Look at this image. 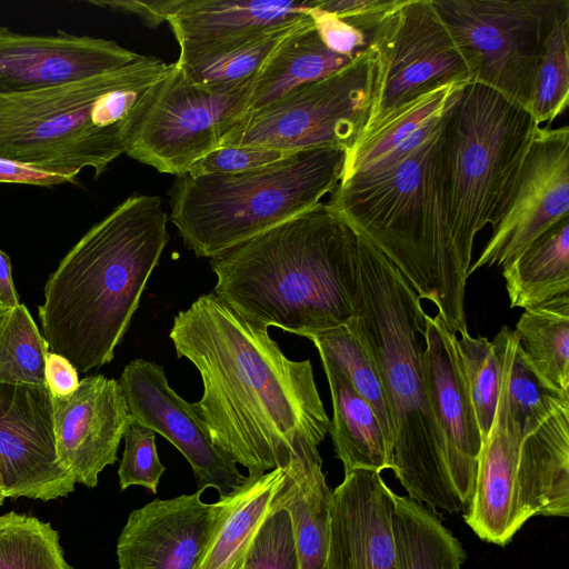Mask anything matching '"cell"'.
<instances>
[{
	"label": "cell",
	"instance_id": "cell-1",
	"mask_svg": "<svg viewBox=\"0 0 569 569\" xmlns=\"http://www.w3.org/2000/svg\"><path fill=\"white\" fill-rule=\"evenodd\" d=\"M169 337L200 373L192 406L212 443L248 475L284 467L300 440H325L330 420L310 360L288 359L266 326L210 292L177 313Z\"/></svg>",
	"mask_w": 569,
	"mask_h": 569
},
{
	"label": "cell",
	"instance_id": "cell-2",
	"mask_svg": "<svg viewBox=\"0 0 569 569\" xmlns=\"http://www.w3.org/2000/svg\"><path fill=\"white\" fill-rule=\"evenodd\" d=\"M210 267L212 292L267 328L307 338L356 315L358 234L326 202L211 258Z\"/></svg>",
	"mask_w": 569,
	"mask_h": 569
},
{
	"label": "cell",
	"instance_id": "cell-3",
	"mask_svg": "<svg viewBox=\"0 0 569 569\" xmlns=\"http://www.w3.org/2000/svg\"><path fill=\"white\" fill-rule=\"evenodd\" d=\"M168 219L159 196L134 193L64 256L39 306L50 351L80 372L113 359L170 239Z\"/></svg>",
	"mask_w": 569,
	"mask_h": 569
},
{
	"label": "cell",
	"instance_id": "cell-4",
	"mask_svg": "<svg viewBox=\"0 0 569 569\" xmlns=\"http://www.w3.org/2000/svg\"><path fill=\"white\" fill-rule=\"evenodd\" d=\"M357 234L359 296L346 326L369 351L383 383L393 425L392 471L409 498L435 511L463 513L426 381L421 298L375 244Z\"/></svg>",
	"mask_w": 569,
	"mask_h": 569
},
{
	"label": "cell",
	"instance_id": "cell-5",
	"mask_svg": "<svg viewBox=\"0 0 569 569\" xmlns=\"http://www.w3.org/2000/svg\"><path fill=\"white\" fill-rule=\"evenodd\" d=\"M326 204L375 244L421 299L436 306L449 331L468 332L467 278L451 240L441 127L395 164L339 182Z\"/></svg>",
	"mask_w": 569,
	"mask_h": 569
},
{
	"label": "cell",
	"instance_id": "cell-6",
	"mask_svg": "<svg viewBox=\"0 0 569 569\" xmlns=\"http://www.w3.org/2000/svg\"><path fill=\"white\" fill-rule=\"evenodd\" d=\"M170 63L153 56L94 77L0 94V158L99 178L127 153Z\"/></svg>",
	"mask_w": 569,
	"mask_h": 569
},
{
	"label": "cell",
	"instance_id": "cell-7",
	"mask_svg": "<svg viewBox=\"0 0 569 569\" xmlns=\"http://www.w3.org/2000/svg\"><path fill=\"white\" fill-rule=\"evenodd\" d=\"M345 159V150L323 147L238 173L176 176L169 219L187 249L211 259L320 204L338 187Z\"/></svg>",
	"mask_w": 569,
	"mask_h": 569
},
{
	"label": "cell",
	"instance_id": "cell-8",
	"mask_svg": "<svg viewBox=\"0 0 569 569\" xmlns=\"http://www.w3.org/2000/svg\"><path fill=\"white\" fill-rule=\"evenodd\" d=\"M536 124L530 112L479 82L466 83L442 118L450 233L468 279L475 238L507 198Z\"/></svg>",
	"mask_w": 569,
	"mask_h": 569
},
{
	"label": "cell",
	"instance_id": "cell-9",
	"mask_svg": "<svg viewBox=\"0 0 569 569\" xmlns=\"http://www.w3.org/2000/svg\"><path fill=\"white\" fill-rule=\"evenodd\" d=\"M501 388L492 427L478 460L476 485L465 522L481 540L507 546L532 517L569 516V405L522 438L507 402V342Z\"/></svg>",
	"mask_w": 569,
	"mask_h": 569
},
{
	"label": "cell",
	"instance_id": "cell-10",
	"mask_svg": "<svg viewBox=\"0 0 569 569\" xmlns=\"http://www.w3.org/2000/svg\"><path fill=\"white\" fill-rule=\"evenodd\" d=\"M465 52L471 82L529 109L538 64L568 0H432Z\"/></svg>",
	"mask_w": 569,
	"mask_h": 569
},
{
	"label": "cell",
	"instance_id": "cell-11",
	"mask_svg": "<svg viewBox=\"0 0 569 569\" xmlns=\"http://www.w3.org/2000/svg\"><path fill=\"white\" fill-rule=\"evenodd\" d=\"M372 93L368 49L338 71L247 112L221 146H257L288 153L333 147L346 152L367 124Z\"/></svg>",
	"mask_w": 569,
	"mask_h": 569
},
{
	"label": "cell",
	"instance_id": "cell-12",
	"mask_svg": "<svg viewBox=\"0 0 569 569\" xmlns=\"http://www.w3.org/2000/svg\"><path fill=\"white\" fill-rule=\"evenodd\" d=\"M253 79L198 83L177 61L170 63L126 154L161 173H187L249 111Z\"/></svg>",
	"mask_w": 569,
	"mask_h": 569
},
{
	"label": "cell",
	"instance_id": "cell-13",
	"mask_svg": "<svg viewBox=\"0 0 569 569\" xmlns=\"http://www.w3.org/2000/svg\"><path fill=\"white\" fill-rule=\"evenodd\" d=\"M367 49L372 93L365 129L428 91L472 80L469 61L432 0H399L371 32Z\"/></svg>",
	"mask_w": 569,
	"mask_h": 569
},
{
	"label": "cell",
	"instance_id": "cell-14",
	"mask_svg": "<svg viewBox=\"0 0 569 569\" xmlns=\"http://www.w3.org/2000/svg\"><path fill=\"white\" fill-rule=\"evenodd\" d=\"M569 128L536 126L492 234L469 274L517 259L555 223L569 217Z\"/></svg>",
	"mask_w": 569,
	"mask_h": 569
},
{
	"label": "cell",
	"instance_id": "cell-15",
	"mask_svg": "<svg viewBox=\"0 0 569 569\" xmlns=\"http://www.w3.org/2000/svg\"><path fill=\"white\" fill-rule=\"evenodd\" d=\"M0 471L6 498L49 501L73 492L57 453L47 383H0Z\"/></svg>",
	"mask_w": 569,
	"mask_h": 569
},
{
	"label": "cell",
	"instance_id": "cell-16",
	"mask_svg": "<svg viewBox=\"0 0 569 569\" xmlns=\"http://www.w3.org/2000/svg\"><path fill=\"white\" fill-rule=\"evenodd\" d=\"M237 491L209 503L198 489L132 510L117 541L119 568L199 569Z\"/></svg>",
	"mask_w": 569,
	"mask_h": 569
},
{
	"label": "cell",
	"instance_id": "cell-17",
	"mask_svg": "<svg viewBox=\"0 0 569 569\" xmlns=\"http://www.w3.org/2000/svg\"><path fill=\"white\" fill-rule=\"evenodd\" d=\"M119 383L132 420L161 435L182 453L198 489L213 488L222 498L243 486L247 476L212 443L192 403L169 386L162 366L134 359L124 367Z\"/></svg>",
	"mask_w": 569,
	"mask_h": 569
},
{
	"label": "cell",
	"instance_id": "cell-18",
	"mask_svg": "<svg viewBox=\"0 0 569 569\" xmlns=\"http://www.w3.org/2000/svg\"><path fill=\"white\" fill-rule=\"evenodd\" d=\"M57 453L76 483L98 485L100 472L117 461L132 421L118 380L92 375L67 397H52Z\"/></svg>",
	"mask_w": 569,
	"mask_h": 569
},
{
	"label": "cell",
	"instance_id": "cell-19",
	"mask_svg": "<svg viewBox=\"0 0 569 569\" xmlns=\"http://www.w3.org/2000/svg\"><path fill=\"white\" fill-rule=\"evenodd\" d=\"M423 360L430 401L446 440L451 478L466 512L473 495L483 441L458 336L448 330L438 315L425 316Z\"/></svg>",
	"mask_w": 569,
	"mask_h": 569
},
{
	"label": "cell",
	"instance_id": "cell-20",
	"mask_svg": "<svg viewBox=\"0 0 569 569\" xmlns=\"http://www.w3.org/2000/svg\"><path fill=\"white\" fill-rule=\"evenodd\" d=\"M141 54L113 40L58 31L20 34L0 27V94L78 81L122 68Z\"/></svg>",
	"mask_w": 569,
	"mask_h": 569
},
{
	"label": "cell",
	"instance_id": "cell-21",
	"mask_svg": "<svg viewBox=\"0 0 569 569\" xmlns=\"http://www.w3.org/2000/svg\"><path fill=\"white\" fill-rule=\"evenodd\" d=\"M311 0H180L169 16L179 46L177 62L191 67L307 19Z\"/></svg>",
	"mask_w": 569,
	"mask_h": 569
},
{
	"label": "cell",
	"instance_id": "cell-22",
	"mask_svg": "<svg viewBox=\"0 0 569 569\" xmlns=\"http://www.w3.org/2000/svg\"><path fill=\"white\" fill-rule=\"evenodd\" d=\"M393 496L379 472L345 473L330 500L328 569H396Z\"/></svg>",
	"mask_w": 569,
	"mask_h": 569
},
{
	"label": "cell",
	"instance_id": "cell-23",
	"mask_svg": "<svg viewBox=\"0 0 569 569\" xmlns=\"http://www.w3.org/2000/svg\"><path fill=\"white\" fill-rule=\"evenodd\" d=\"M466 83H448L387 112L346 152L341 181L377 173L403 159L441 127Z\"/></svg>",
	"mask_w": 569,
	"mask_h": 569
},
{
	"label": "cell",
	"instance_id": "cell-24",
	"mask_svg": "<svg viewBox=\"0 0 569 569\" xmlns=\"http://www.w3.org/2000/svg\"><path fill=\"white\" fill-rule=\"evenodd\" d=\"M318 447L309 440L296 445L284 466L283 481L272 499L292 520L299 569H328L332 490Z\"/></svg>",
	"mask_w": 569,
	"mask_h": 569
},
{
	"label": "cell",
	"instance_id": "cell-25",
	"mask_svg": "<svg viewBox=\"0 0 569 569\" xmlns=\"http://www.w3.org/2000/svg\"><path fill=\"white\" fill-rule=\"evenodd\" d=\"M320 359L332 400L329 433L345 473L358 469L379 473L392 470L393 449L373 409L333 363Z\"/></svg>",
	"mask_w": 569,
	"mask_h": 569
},
{
	"label": "cell",
	"instance_id": "cell-26",
	"mask_svg": "<svg viewBox=\"0 0 569 569\" xmlns=\"http://www.w3.org/2000/svg\"><path fill=\"white\" fill-rule=\"evenodd\" d=\"M352 59L331 51L321 41L311 17L278 43L254 76L249 111L338 71Z\"/></svg>",
	"mask_w": 569,
	"mask_h": 569
},
{
	"label": "cell",
	"instance_id": "cell-27",
	"mask_svg": "<svg viewBox=\"0 0 569 569\" xmlns=\"http://www.w3.org/2000/svg\"><path fill=\"white\" fill-rule=\"evenodd\" d=\"M511 307L536 309L569 300V217L502 267Z\"/></svg>",
	"mask_w": 569,
	"mask_h": 569
},
{
	"label": "cell",
	"instance_id": "cell-28",
	"mask_svg": "<svg viewBox=\"0 0 569 569\" xmlns=\"http://www.w3.org/2000/svg\"><path fill=\"white\" fill-rule=\"evenodd\" d=\"M391 533L396 569H461V542L436 511L408 496H393Z\"/></svg>",
	"mask_w": 569,
	"mask_h": 569
},
{
	"label": "cell",
	"instance_id": "cell-29",
	"mask_svg": "<svg viewBox=\"0 0 569 569\" xmlns=\"http://www.w3.org/2000/svg\"><path fill=\"white\" fill-rule=\"evenodd\" d=\"M284 467L248 475L199 569H241L248 550L284 478Z\"/></svg>",
	"mask_w": 569,
	"mask_h": 569
},
{
	"label": "cell",
	"instance_id": "cell-30",
	"mask_svg": "<svg viewBox=\"0 0 569 569\" xmlns=\"http://www.w3.org/2000/svg\"><path fill=\"white\" fill-rule=\"evenodd\" d=\"M513 331L536 375L569 398V300L525 310Z\"/></svg>",
	"mask_w": 569,
	"mask_h": 569
},
{
	"label": "cell",
	"instance_id": "cell-31",
	"mask_svg": "<svg viewBox=\"0 0 569 569\" xmlns=\"http://www.w3.org/2000/svg\"><path fill=\"white\" fill-rule=\"evenodd\" d=\"M319 356L333 363L373 409L387 441L393 449V425L379 370L361 340L339 326L307 337Z\"/></svg>",
	"mask_w": 569,
	"mask_h": 569
},
{
	"label": "cell",
	"instance_id": "cell-32",
	"mask_svg": "<svg viewBox=\"0 0 569 569\" xmlns=\"http://www.w3.org/2000/svg\"><path fill=\"white\" fill-rule=\"evenodd\" d=\"M0 569H73L48 522L10 511L0 515Z\"/></svg>",
	"mask_w": 569,
	"mask_h": 569
},
{
	"label": "cell",
	"instance_id": "cell-33",
	"mask_svg": "<svg viewBox=\"0 0 569 569\" xmlns=\"http://www.w3.org/2000/svg\"><path fill=\"white\" fill-rule=\"evenodd\" d=\"M507 402L510 415L523 437L535 431L555 411L569 405L532 370L511 330L507 342Z\"/></svg>",
	"mask_w": 569,
	"mask_h": 569
},
{
	"label": "cell",
	"instance_id": "cell-34",
	"mask_svg": "<svg viewBox=\"0 0 569 569\" xmlns=\"http://www.w3.org/2000/svg\"><path fill=\"white\" fill-rule=\"evenodd\" d=\"M48 351L27 307L11 308L0 327V383L44 385Z\"/></svg>",
	"mask_w": 569,
	"mask_h": 569
},
{
	"label": "cell",
	"instance_id": "cell-35",
	"mask_svg": "<svg viewBox=\"0 0 569 569\" xmlns=\"http://www.w3.org/2000/svg\"><path fill=\"white\" fill-rule=\"evenodd\" d=\"M569 103V12L553 26L537 68L528 111L536 126L552 122Z\"/></svg>",
	"mask_w": 569,
	"mask_h": 569
},
{
	"label": "cell",
	"instance_id": "cell-36",
	"mask_svg": "<svg viewBox=\"0 0 569 569\" xmlns=\"http://www.w3.org/2000/svg\"><path fill=\"white\" fill-rule=\"evenodd\" d=\"M458 347L485 441L493 423L501 388V347L496 337L489 341L486 337H471L469 332L459 335Z\"/></svg>",
	"mask_w": 569,
	"mask_h": 569
},
{
	"label": "cell",
	"instance_id": "cell-37",
	"mask_svg": "<svg viewBox=\"0 0 569 569\" xmlns=\"http://www.w3.org/2000/svg\"><path fill=\"white\" fill-rule=\"evenodd\" d=\"M307 19L268 30L251 41L228 52L183 67L188 77L198 83L220 84L246 80L257 74L278 43Z\"/></svg>",
	"mask_w": 569,
	"mask_h": 569
},
{
	"label": "cell",
	"instance_id": "cell-38",
	"mask_svg": "<svg viewBox=\"0 0 569 569\" xmlns=\"http://www.w3.org/2000/svg\"><path fill=\"white\" fill-rule=\"evenodd\" d=\"M272 510L259 528L241 569H299L292 520L284 508Z\"/></svg>",
	"mask_w": 569,
	"mask_h": 569
},
{
	"label": "cell",
	"instance_id": "cell-39",
	"mask_svg": "<svg viewBox=\"0 0 569 569\" xmlns=\"http://www.w3.org/2000/svg\"><path fill=\"white\" fill-rule=\"evenodd\" d=\"M123 439L124 450L118 469L120 489L141 486L157 493L166 467L158 456L156 432L132 420Z\"/></svg>",
	"mask_w": 569,
	"mask_h": 569
},
{
	"label": "cell",
	"instance_id": "cell-40",
	"mask_svg": "<svg viewBox=\"0 0 569 569\" xmlns=\"http://www.w3.org/2000/svg\"><path fill=\"white\" fill-rule=\"evenodd\" d=\"M288 152L257 146H221L198 159L188 170L190 177L238 173L272 163Z\"/></svg>",
	"mask_w": 569,
	"mask_h": 569
},
{
	"label": "cell",
	"instance_id": "cell-41",
	"mask_svg": "<svg viewBox=\"0 0 569 569\" xmlns=\"http://www.w3.org/2000/svg\"><path fill=\"white\" fill-rule=\"evenodd\" d=\"M399 0H311L312 7L335 14L361 31L369 40L371 32Z\"/></svg>",
	"mask_w": 569,
	"mask_h": 569
},
{
	"label": "cell",
	"instance_id": "cell-42",
	"mask_svg": "<svg viewBox=\"0 0 569 569\" xmlns=\"http://www.w3.org/2000/svg\"><path fill=\"white\" fill-rule=\"evenodd\" d=\"M321 41L333 52L355 58L368 47V38L335 14L312 7L309 11Z\"/></svg>",
	"mask_w": 569,
	"mask_h": 569
},
{
	"label": "cell",
	"instance_id": "cell-43",
	"mask_svg": "<svg viewBox=\"0 0 569 569\" xmlns=\"http://www.w3.org/2000/svg\"><path fill=\"white\" fill-rule=\"evenodd\" d=\"M78 171L57 170L0 158V182L52 187L76 182Z\"/></svg>",
	"mask_w": 569,
	"mask_h": 569
},
{
	"label": "cell",
	"instance_id": "cell-44",
	"mask_svg": "<svg viewBox=\"0 0 569 569\" xmlns=\"http://www.w3.org/2000/svg\"><path fill=\"white\" fill-rule=\"evenodd\" d=\"M91 4L138 17L149 28H158L167 22L169 16L179 6L180 0H90Z\"/></svg>",
	"mask_w": 569,
	"mask_h": 569
},
{
	"label": "cell",
	"instance_id": "cell-45",
	"mask_svg": "<svg viewBox=\"0 0 569 569\" xmlns=\"http://www.w3.org/2000/svg\"><path fill=\"white\" fill-rule=\"evenodd\" d=\"M46 383L52 397H67L79 386L76 367L63 356L48 351L44 367Z\"/></svg>",
	"mask_w": 569,
	"mask_h": 569
},
{
	"label": "cell",
	"instance_id": "cell-46",
	"mask_svg": "<svg viewBox=\"0 0 569 569\" xmlns=\"http://www.w3.org/2000/svg\"><path fill=\"white\" fill-rule=\"evenodd\" d=\"M0 301L9 308H13L20 303L19 296L16 291L13 280H12L10 258L1 249H0Z\"/></svg>",
	"mask_w": 569,
	"mask_h": 569
},
{
	"label": "cell",
	"instance_id": "cell-47",
	"mask_svg": "<svg viewBox=\"0 0 569 569\" xmlns=\"http://www.w3.org/2000/svg\"><path fill=\"white\" fill-rule=\"evenodd\" d=\"M11 308L4 306L1 301H0V327L1 325L3 323V321L6 320L7 316L9 315Z\"/></svg>",
	"mask_w": 569,
	"mask_h": 569
},
{
	"label": "cell",
	"instance_id": "cell-48",
	"mask_svg": "<svg viewBox=\"0 0 569 569\" xmlns=\"http://www.w3.org/2000/svg\"><path fill=\"white\" fill-rule=\"evenodd\" d=\"M4 499H6V495H4L3 482H2L1 471H0V506L3 503Z\"/></svg>",
	"mask_w": 569,
	"mask_h": 569
}]
</instances>
